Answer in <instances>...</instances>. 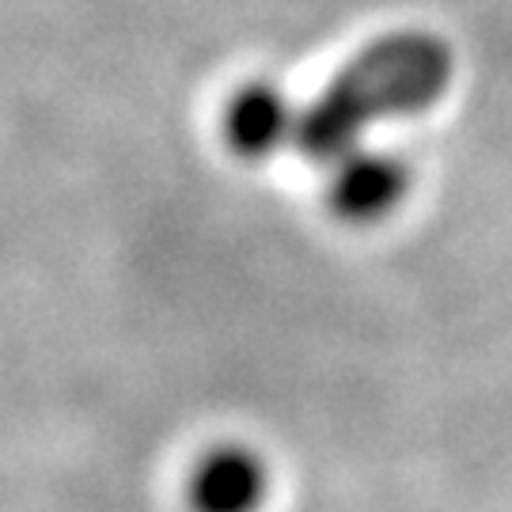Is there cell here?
Listing matches in <instances>:
<instances>
[{
  "mask_svg": "<svg viewBox=\"0 0 512 512\" xmlns=\"http://www.w3.org/2000/svg\"><path fill=\"white\" fill-rule=\"evenodd\" d=\"M456 80V54L433 31H391L368 42L334 73L323 95L300 110L296 145L311 160L330 164L346 148L361 145L372 126L410 118L444 99Z\"/></svg>",
  "mask_w": 512,
  "mask_h": 512,
  "instance_id": "6da1fadb",
  "label": "cell"
},
{
  "mask_svg": "<svg viewBox=\"0 0 512 512\" xmlns=\"http://www.w3.org/2000/svg\"><path fill=\"white\" fill-rule=\"evenodd\" d=\"M270 497V467L243 440H217L190 459L183 475L186 512H262Z\"/></svg>",
  "mask_w": 512,
  "mask_h": 512,
  "instance_id": "7a4b0ae2",
  "label": "cell"
},
{
  "mask_svg": "<svg viewBox=\"0 0 512 512\" xmlns=\"http://www.w3.org/2000/svg\"><path fill=\"white\" fill-rule=\"evenodd\" d=\"M410 190V171L399 156L384 148L353 145L330 160L327 202L334 217L346 224H376L403 205Z\"/></svg>",
  "mask_w": 512,
  "mask_h": 512,
  "instance_id": "3957f363",
  "label": "cell"
},
{
  "mask_svg": "<svg viewBox=\"0 0 512 512\" xmlns=\"http://www.w3.org/2000/svg\"><path fill=\"white\" fill-rule=\"evenodd\" d=\"M300 110L270 84H251L224 110V141L243 160H266L296 141Z\"/></svg>",
  "mask_w": 512,
  "mask_h": 512,
  "instance_id": "277c9868",
  "label": "cell"
}]
</instances>
